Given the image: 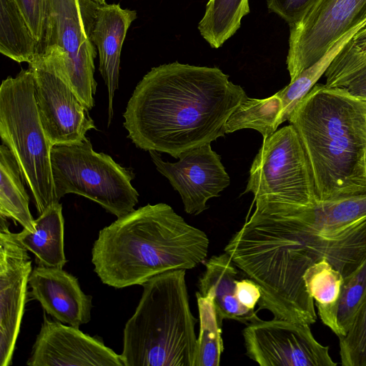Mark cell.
Instances as JSON below:
<instances>
[{"label":"cell","instance_id":"6da1fadb","mask_svg":"<svg viewBox=\"0 0 366 366\" xmlns=\"http://www.w3.org/2000/svg\"><path fill=\"white\" fill-rule=\"evenodd\" d=\"M224 252L259 286V310L276 319L313 324L315 302L303 274L325 258L345 277L366 259V192L257 207Z\"/></svg>","mask_w":366,"mask_h":366},{"label":"cell","instance_id":"7a4b0ae2","mask_svg":"<svg viewBox=\"0 0 366 366\" xmlns=\"http://www.w3.org/2000/svg\"><path fill=\"white\" fill-rule=\"evenodd\" d=\"M217 67L177 61L152 68L123 114L127 137L142 149L174 158L224 137L229 116L247 96Z\"/></svg>","mask_w":366,"mask_h":366},{"label":"cell","instance_id":"3957f363","mask_svg":"<svg viewBox=\"0 0 366 366\" xmlns=\"http://www.w3.org/2000/svg\"><path fill=\"white\" fill-rule=\"evenodd\" d=\"M209 241L165 203L147 204L102 229L92 249L94 271L117 289L142 285L168 271L191 269Z\"/></svg>","mask_w":366,"mask_h":366},{"label":"cell","instance_id":"277c9868","mask_svg":"<svg viewBox=\"0 0 366 366\" xmlns=\"http://www.w3.org/2000/svg\"><path fill=\"white\" fill-rule=\"evenodd\" d=\"M288 121L305 151L320 199L366 192V102L315 84Z\"/></svg>","mask_w":366,"mask_h":366},{"label":"cell","instance_id":"5b68a950","mask_svg":"<svg viewBox=\"0 0 366 366\" xmlns=\"http://www.w3.org/2000/svg\"><path fill=\"white\" fill-rule=\"evenodd\" d=\"M185 274V269L168 271L142 285L123 331L124 366H194L197 319L189 307Z\"/></svg>","mask_w":366,"mask_h":366},{"label":"cell","instance_id":"8992f818","mask_svg":"<svg viewBox=\"0 0 366 366\" xmlns=\"http://www.w3.org/2000/svg\"><path fill=\"white\" fill-rule=\"evenodd\" d=\"M0 136L16 159L39 215L59 202L51 164L52 147L41 125L32 71L21 69L0 86Z\"/></svg>","mask_w":366,"mask_h":366},{"label":"cell","instance_id":"52a82bcc","mask_svg":"<svg viewBox=\"0 0 366 366\" xmlns=\"http://www.w3.org/2000/svg\"><path fill=\"white\" fill-rule=\"evenodd\" d=\"M51 164L58 201L66 194H79L117 218L134 211L138 203L139 193L132 184V169L95 152L87 137L80 142L52 146Z\"/></svg>","mask_w":366,"mask_h":366},{"label":"cell","instance_id":"ba28073f","mask_svg":"<svg viewBox=\"0 0 366 366\" xmlns=\"http://www.w3.org/2000/svg\"><path fill=\"white\" fill-rule=\"evenodd\" d=\"M247 192L253 194L256 207L310 204L319 199L307 157L292 124L263 139L249 170Z\"/></svg>","mask_w":366,"mask_h":366},{"label":"cell","instance_id":"9c48e42d","mask_svg":"<svg viewBox=\"0 0 366 366\" xmlns=\"http://www.w3.org/2000/svg\"><path fill=\"white\" fill-rule=\"evenodd\" d=\"M49 0L41 52L54 70L91 109L97 83V52L89 39L81 1Z\"/></svg>","mask_w":366,"mask_h":366},{"label":"cell","instance_id":"30bf717a","mask_svg":"<svg viewBox=\"0 0 366 366\" xmlns=\"http://www.w3.org/2000/svg\"><path fill=\"white\" fill-rule=\"evenodd\" d=\"M366 21V0H318L290 26V81L315 64L345 34Z\"/></svg>","mask_w":366,"mask_h":366},{"label":"cell","instance_id":"8fae6325","mask_svg":"<svg viewBox=\"0 0 366 366\" xmlns=\"http://www.w3.org/2000/svg\"><path fill=\"white\" fill-rule=\"evenodd\" d=\"M246 355L261 366H336L329 347L314 337L310 325L273 318L242 331Z\"/></svg>","mask_w":366,"mask_h":366},{"label":"cell","instance_id":"7c38bea8","mask_svg":"<svg viewBox=\"0 0 366 366\" xmlns=\"http://www.w3.org/2000/svg\"><path fill=\"white\" fill-rule=\"evenodd\" d=\"M34 76L39 119L52 146L80 142L96 129L89 109L54 70L41 53L29 64Z\"/></svg>","mask_w":366,"mask_h":366},{"label":"cell","instance_id":"4fadbf2b","mask_svg":"<svg viewBox=\"0 0 366 366\" xmlns=\"http://www.w3.org/2000/svg\"><path fill=\"white\" fill-rule=\"evenodd\" d=\"M28 252L0 217V366L12 363L32 271Z\"/></svg>","mask_w":366,"mask_h":366},{"label":"cell","instance_id":"5bb4252c","mask_svg":"<svg viewBox=\"0 0 366 366\" xmlns=\"http://www.w3.org/2000/svg\"><path fill=\"white\" fill-rule=\"evenodd\" d=\"M157 169L179 194L184 211L197 215L207 209V202L219 196L230 184L220 156L210 144L182 152L179 161L164 162L156 151H149Z\"/></svg>","mask_w":366,"mask_h":366},{"label":"cell","instance_id":"9a60e30c","mask_svg":"<svg viewBox=\"0 0 366 366\" xmlns=\"http://www.w3.org/2000/svg\"><path fill=\"white\" fill-rule=\"evenodd\" d=\"M29 366H124L117 354L98 338L44 315Z\"/></svg>","mask_w":366,"mask_h":366},{"label":"cell","instance_id":"2e32d148","mask_svg":"<svg viewBox=\"0 0 366 366\" xmlns=\"http://www.w3.org/2000/svg\"><path fill=\"white\" fill-rule=\"evenodd\" d=\"M137 17L136 11L122 9L119 4H100L92 0H86L84 4L89 39L97 48L99 70L108 90V126L113 117V99L119 86L122 45Z\"/></svg>","mask_w":366,"mask_h":366},{"label":"cell","instance_id":"e0dca14e","mask_svg":"<svg viewBox=\"0 0 366 366\" xmlns=\"http://www.w3.org/2000/svg\"><path fill=\"white\" fill-rule=\"evenodd\" d=\"M29 286L30 295L56 320L79 327L91 320L92 297L86 295L77 278L63 268L36 266Z\"/></svg>","mask_w":366,"mask_h":366},{"label":"cell","instance_id":"ac0fdd59","mask_svg":"<svg viewBox=\"0 0 366 366\" xmlns=\"http://www.w3.org/2000/svg\"><path fill=\"white\" fill-rule=\"evenodd\" d=\"M229 255L225 252L212 256L205 263V272L199 278V295L212 299L219 318L229 319L245 325L257 322L254 310L243 306L236 296L238 270Z\"/></svg>","mask_w":366,"mask_h":366},{"label":"cell","instance_id":"d6986e66","mask_svg":"<svg viewBox=\"0 0 366 366\" xmlns=\"http://www.w3.org/2000/svg\"><path fill=\"white\" fill-rule=\"evenodd\" d=\"M33 232L23 229L16 233L19 242L35 256L37 265L63 268L66 263L64 254V220L62 205H50L34 221Z\"/></svg>","mask_w":366,"mask_h":366},{"label":"cell","instance_id":"ffe728a7","mask_svg":"<svg viewBox=\"0 0 366 366\" xmlns=\"http://www.w3.org/2000/svg\"><path fill=\"white\" fill-rule=\"evenodd\" d=\"M343 279L342 273L325 258L311 265L303 274L307 292L313 299L321 321L338 338L344 336L337 322Z\"/></svg>","mask_w":366,"mask_h":366},{"label":"cell","instance_id":"44dd1931","mask_svg":"<svg viewBox=\"0 0 366 366\" xmlns=\"http://www.w3.org/2000/svg\"><path fill=\"white\" fill-rule=\"evenodd\" d=\"M0 217L11 218L33 232L35 219L30 212L24 180L16 159L4 144L0 146Z\"/></svg>","mask_w":366,"mask_h":366},{"label":"cell","instance_id":"7402d4cb","mask_svg":"<svg viewBox=\"0 0 366 366\" xmlns=\"http://www.w3.org/2000/svg\"><path fill=\"white\" fill-rule=\"evenodd\" d=\"M0 52L29 64L41 52L39 42L14 0H0Z\"/></svg>","mask_w":366,"mask_h":366},{"label":"cell","instance_id":"603a6c76","mask_svg":"<svg viewBox=\"0 0 366 366\" xmlns=\"http://www.w3.org/2000/svg\"><path fill=\"white\" fill-rule=\"evenodd\" d=\"M282 112V103L276 93L265 99L247 97L226 122L225 134L242 129H252L258 131L264 139L284 122Z\"/></svg>","mask_w":366,"mask_h":366},{"label":"cell","instance_id":"cb8c5ba5","mask_svg":"<svg viewBox=\"0 0 366 366\" xmlns=\"http://www.w3.org/2000/svg\"><path fill=\"white\" fill-rule=\"evenodd\" d=\"M249 13L248 0H209L198 29L210 46L217 49L234 34Z\"/></svg>","mask_w":366,"mask_h":366},{"label":"cell","instance_id":"d4e9b609","mask_svg":"<svg viewBox=\"0 0 366 366\" xmlns=\"http://www.w3.org/2000/svg\"><path fill=\"white\" fill-rule=\"evenodd\" d=\"M199 314V334L197 339L194 366H218L223 352L222 321L212 299L196 293Z\"/></svg>","mask_w":366,"mask_h":366},{"label":"cell","instance_id":"484cf974","mask_svg":"<svg viewBox=\"0 0 366 366\" xmlns=\"http://www.w3.org/2000/svg\"><path fill=\"white\" fill-rule=\"evenodd\" d=\"M365 26L366 21L342 36L320 60L276 93L282 103L284 122L289 119L298 103L310 91L320 76L325 74L329 65L344 45L357 31Z\"/></svg>","mask_w":366,"mask_h":366},{"label":"cell","instance_id":"4316f807","mask_svg":"<svg viewBox=\"0 0 366 366\" xmlns=\"http://www.w3.org/2000/svg\"><path fill=\"white\" fill-rule=\"evenodd\" d=\"M366 67V26L357 31L332 61L326 71L325 86L330 89Z\"/></svg>","mask_w":366,"mask_h":366},{"label":"cell","instance_id":"83f0119b","mask_svg":"<svg viewBox=\"0 0 366 366\" xmlns=\"http://www.w3.org/2000/svg\"><path fill=\"white\" fill-rule=\"evenodd\" d=\"M365 299L366 259L343 279L338 305L337 322L344 336L346 335Z\"/></svg>","mask_w":366,"mask_h":366},{"label":"cell","instance_id":"f1b7e54d","mask_svg":"<svg viewBox=\"0 0 366 366\" xmlns=\"http://www.w3.org/2000/svg\"><path fill=\"white\" fill-rule=\"evenodd\" d=\"M339 347L342 366H366V299Z\"/></svg>","mask_w":366,"mask_h":366},{"label":"cell","instance_id":"f546056e","mask_svg":"<svg viewBox=\"0 0 366 366\" xmlns=\"http://www.w3.org/2000/svg\"><path fill=\"white\" fill-rule=\"evenodd\" d=\"M34 36L41 44L45 29L49 0H14Z\"/></svg>","mask_w":366,"mask_h":366},{"label":"cell","instance_id":"4dcf8cb0","mask_svg":"<svg viewBox=\"0 0 366 366\" xmlns=\"http://www.w3.org/2000/svg\"><path fill=\"white\" fill-rule=\"evenodd\" d=\"M318 0H267V7L288 23L300 21Z\"/></svg>","mask_w":366,"mask_h":366},{"label":"cell","instance_id":"1f68e13d","mask_svg":"<svg viewBox=\"0 0 366 366\" xmlns=\"http://www.w3.org/2000/svg\"><path fill=\"white\" fill-rule=\"evenodd\" d=\"M332 89L340 90L353 98L366 102V67L339 82Z\"/></svg>","mask_w":366,"mask_h":366},{"label":"cell","instance_id":"d6a6232c","mask_svg":"<svg viewBox=\"0 0 366 366\" xmlns=\"http://www.w3.org/2000/svg\"><path fill=\"white\" fill-rule=\"evenodd\" d=\"M236 296L243 306L254 310L261 297V290L259 286L251 279L237 280Z\"/></svg>","mask_w":366,"mask_h":366},{"label":"cell","instance_id":"836d02e7","mask_svg":"<svg viewBox=\"0 0 366 366\" xmlns=\"http://www.w3.org/2000/svg\"><path fill=\"white\" fill-rule=\"evenodd\" d=\"M98 4H105V0H92Z\"/></svg>","mask_w":366,"mask_h":366},{"label":"cell","instance_id":"e575fe53","mask_svg":"<svg viewBox=\"0 0 366 366\" xmlns=\"http://www.w3.org/2000/svg\"><path fill=\"white\" fill-rule=\"evenodd\" d=\"M365 173H366V152H365Z\"/></svg>","mask_w":366,"mask_h":366},{"label":"cell","instance_id":"d590c367","mask_svg":"<svg viewBox=\"0 0 366 366\" xmlns=\"http://www.w3.org/2000/svg\"><path fill=\"white\" fill-rule=\"evenodd\" d=\"M76 2L77 4V5L80 6V1L79 0H76Z\"/></svg>","mask_w":366,"mask_h":366}]
</instances>
